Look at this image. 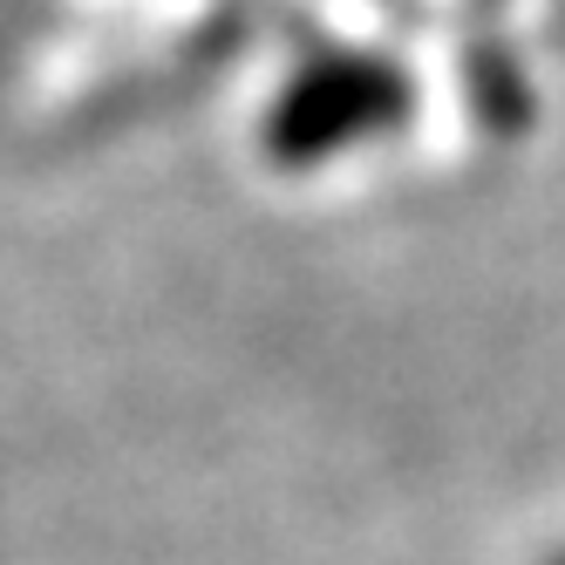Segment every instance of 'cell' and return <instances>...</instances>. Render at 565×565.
I'll return each mask as SVG.
<instances>
[{"label":"cell","mask_w":565,"mask_h":565,"mask_svg":"<svg viewBox=\"0 0 565 565\" xmlns=\"http://www.w3.org/2000/svg\"><path fill=\"white\" fill-rule=\"evenodd\" d=\"M395 103H402V89H395V75H382V68H361V62L313 68L307 83L279 103L273 150L294 157V164H313V157L348 150L369 130H382Z\"/></svg>","instance_id":"1"}]
</instances>
